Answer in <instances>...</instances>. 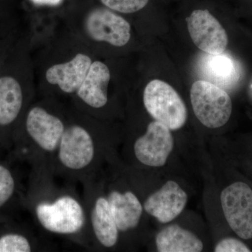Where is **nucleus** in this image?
Instances as JSON below:
<instances>
[{"instance_id":"f257e3e1","label":"nucleus","mask_w":252,"mask_h":252,"mask_svg":"<svg viewBox=\"0 0 252 252\" xmlns=\"http://www.w3.org/2000/svg\"><path fill=\"white\" fill-rule=\"evenodd\" d=\"M143 100L149 114L170 130H179L185 125L188 113L185 102L165 81H150L144 89Z\"/></svg>"},{"instance_id":"f03ea898","label":"nucleus","mask_w":252,"mask_h":252,"mask_svg":"<svg viewBox=\"0 0 252 252\" xmlns=\"http://www.w3.org/2000/svg\"><path fill=\"white\" fill-rule=\"evenodd\" d=\"M190 101L194 114L204 126L218 128L224 126L232 114L229 94L209 81H195L190 89Z\"/></svg>"},{"instance_id":"7ed1b4c3","label":"nucleus","mask_w":252,"mask_h":252,"mask_svg":"<svg viewBox=\"0 0 252 252\" xmlns=\"http://www.w3.org/2000/svg\"><path fill=\"white\" fill-rule=\"evenodd\" d=\"M36 216L45 229L59 234H73L83 228L85 222L84 210L76 199L61 197L52 203L38 204Z\"/></svg>"},{"instance_id":"20e7f679","label":"nucleus","mask_w":252,"mask_h":252,"mask_svg":"<svg viewBox=\"0 0 252 252\" xmlns=\"http://www.w3.org/2000/svg\"><path fill=\"white\" fill-rule=\"evenodd\" d=\"M220 204L231 229L245 240L252 238V189L237 182L222 190Z\"/></svg>"},{"instance_id":"39448f33","label":"nucleus","mask_w":252,"mask_h":252,"mask_svg":"<svg viewBox=\"0 0 252 252\" xmlns=\"http://www.w3.org/2000/svg\"><path fill=\"white\" fill-rule=\"evenodd\" d=\"M187 21L190 38L199 49L209 54L224 53L228 44L226 32L208 10H195Z\"/></svg>"},{"instance_id":"423d86ee","label":"nucleus","mask_w":252,"mask_h":252,"mask_svg":"<svg viewBox=\"0 0 252 252\" xmlns=\"http://www.w3.org/2000/svg\"><path fill=\"white\" fill-rule=\"evenodd\" d=\"M174 148V138L170 129L161 123L149 124L146 133L134 144V152L137 160L150 167H162Z\"/></svg>"},{"instance_id":"0eeeda50","label":"nucleus","mask_w":252,"mask_h":252,"mask_svg":"<svg viewBox=\"0 0 252 252\" xmlns=\"http://www.w3.org/2000/svg\"><path fill=\"white\" fill-rule=\"evenodd\" d=\"M88 35L97 41H104L114 46L126 45L130 39V26L126 20L110 10H93L86 18Z\"/></svg>"},{"instance_id":"6e6552de","label":"nucleus","mask_w":252,"mask_h":252,"mask_svg":"<svg viewBox=\"0 0 252 252\" xmlns=\"http://www.w3.org/2000/svg\"><path fill=\"white\" fill-rule=\"evenodd\" d=\"M59 148L60 161L70 170H79L87 167L94 156L92 137L79 126H70L64 130Z\"/></svg>"},{"instance_id":"1a4fd4ad","label":"nucleus","mask_w":252,"mask_h":252,"mask_svg":"<svg viewBox=\"0 0 252 252\" xmlns=\"http://www.w3.org/2000/svg\"><path fill=\"white\" fill-rule=\"evenodd\" d=\"M187 201L188 195L180 186L174 181H168L147 199L144 209L160 223H166L183 212Z\"/></svg>"},{"instance_id":"9d476101","label":"nucleus","mask_w":252,"mask_h":252,"mask_svg":"<svg viewBox=\"0 0 252 252\" xmlns=\"http://www.w3.org/2000/svg\"><path fill=\"white\" fill-rule=\"evenodd\" d=\"M25 127L32 140L46 152H54L59 147L65 130L59 118L37 107L28 112Z\"/></svg>"},{"instance_id":"9b49d317","label":"nucleus","mask_w":252,"mask_h":252,"mask_svg":"<svg viewBox=\"0 0 252 252\" xmlns=\"http://www.w3.org/2000/svg\"><path fill=\"white\" fill-rule=\"evenodd\" d=\"M92 63L87 55H76L67 63L49 68L46 73V80L49 84L59 86L63 92L72 94L80 87Z\"/></svg>"},{"instance_id":"f8f14e48","label":"nucleus","mask_w":252,"mask_h":252,"mask_svg":"<svg viewBox=\"0 0 252 252\" xmlns=\"http://www.w3.org/2000/svg\"><path fill=\"white\" fill-rule=\"evenodd\" d=\"M198 71L205 81L223 89L234 86L240 76L236 63L224 53L203 55L199 61Z\"/></svg>"},{"instance_id":"ddd939ff","label":"nucleus","mask_w":252,"mask_h":252,"mask_svg":"<svg viewBox=\"0 0 252 252\" xmlns=\"http://www.w3.org/2000/svg\"><path fill=\"white\" fill-rule=\"evenodd\" d=\"M110 79L109 67L100 61H94L78 89V96L93 108H102L108 101L107 86Z\"/></svg>"},{"instance_id":"4468645a","label":"nucleus","mask_w":252,"mask_h":252,"mask_svg":"<svg viewBox=\"0 0 252 252\" xmlns=\"http://www.w3.org/2000/svg\"><path fill=\"white\" fill-rule=\"evenodd\" d=\"M111 212L120 231L135 228L140 222L143 207L135 194L130 191L122 193L112 191L108 198Z\"/></svg>"},{"instance_id":"2eb2a0df","label":"nucleus","mask_w":252,"mask_h":252,"mask_svg":"<svg viewBox=\"0 0 252 252\" xmlns=\"http://www.w3.org/2000/svg\"><path fill=\"white\" fill-rule=\"evenodd\" d=\"M23 106L21 84L10 76L0 77V128H8L17 120Z\"/></svg>"},{"instance_id":"dca6fc26","label":"nucleus","mask_w":252,"mask_h":252,"mask_svg":"<svg viewBox=\"0 0 252 252\" xmlns=\"http://www.w3.org/2000/svg\"><path fill=\"white\" fill-rule=\"evenodd\" d=\"M156 244L160 252H200L203 250V244L196 235L177 224L169 225L158 233Z\"/></svg>"},{"instance_id":"f3484780","label":"nucleus","mask_w":252,"mask_h":252,"mask_svg":"<svg viewBox=\"0 0 252 252\" xmlns=\"http://www.w3.org/2000/svg\"><path fill=\"white\" fill-rule=\"evenodd\" d=\"M91 223L96 238L105 248H112L119 238V228L111 212L107 198L99 197L96 200L92 214Z\"/></svg>"},{"instance_id":"a211bd4d","label":"nucleus","mask_w":252,"mask_h":252,"mask_svg":"<svg viewBox=\"0 0 252 252\" xmlns=\"http://www.w3.org/2000/svg\"><path fill=\"white\" fill-rule=\"evenodd\" d=\"M18 182L14 172L5 162H0V220L14 205Z\"/></svg>"},{"instance_id":"6ab92c4d","label":"nucleus","mask_w":252,"mask_h":252,"mask_svg":"<svg viewBox=\"0 0 252 252\" xmlns=\"http://www.w3.org/2000/svg\"><path fill=\"white\" fill-rule=\"evenodd\" d=\"M29 239L17 230H11L0 239V252H30Z\"/></svg>"},{"instance_id":"aec40b11","label":"nucleus","mask_w":252,"mask_h":252,"mask_svg":"<svg viewBox=\"0 0 252 252\" xmlns=\"http://www.w3.org/2000/svg\"><path fill=\"white\" fill-rule=\"evenodd\" d=\"M104 6L109 9L124 13L131 14L137 12L145 7L149 0H100Z\"/></svg>"},{"instance_id":"412c9836","label":"nucleus","mask_w":252,"mask_h":252,"mask_svg":"<svg viewBox=\"0 0 252 252\" xmlns=\"http://www.w3.org/2000/svg\"><path fill=\"white\" fill-rule=\"evenodd\" d=\"M216 252H250V249L237 239L228 238L220 240L215 247Z\"/></svg>"},{"instance_id":"4be33fe9","label":"nucleus","mask_w":252,"mask_h":252,"mask_svg":"<svg viewBox=\"0 0 252 252\" xmlns=\"http://www.w3.org/2000/svg\"><path fill=\"white\" fill-rule=\"evenodd\" d=\"M32 2L37 5H50L56 6L61 4L63 0H31Z\"/></svg>"},{"instance_id":"5701e85b","label":"nucleus","mask_w":252,"mask_h":252,"mask_svg":"<svg viewBox=\"0 0 252 252\" xmlns=\"http://www.w3.org/2000/svg\"><path fill=\"white\" fill-rule=\"evenodd\" d=\"M2 143H4V142H3L2 136H1V132H0V145Z\"/></svg>"}]
</instances>
